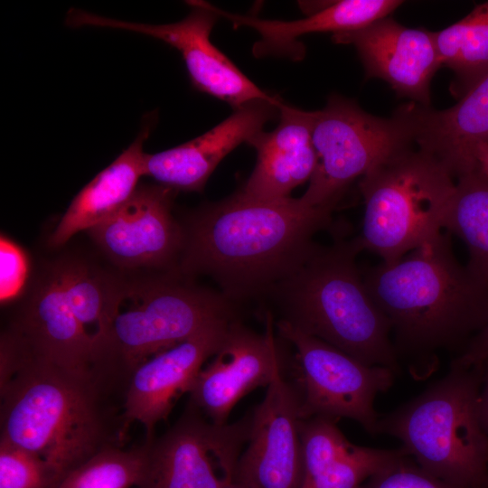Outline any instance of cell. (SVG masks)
I'll list each match as a JSON object with an SVG mask.
<instances>
[{
  "label": "cell",
  "instance_id": "cell-27",
  "mask_svg": "<svg viewBox=\"0 0 488 488\" xmlns=\"http://www.w3.org/2000/svg\"><path fill=\"white\" fill-rule=\"evenodd\" d=\"M143 472V448L111 447L70 472L56 488L137 487Z\"/></svg>",
  "mask_w": 488,
  "mask_h": 488
},
{
  "label": "cell",
  "instance_id": "cell-34",
  "mask_svg": "<svg viewBox=\"0 0 488 488\" xmlns=\"http://www.w3.org/2000/svg\"><path fill=\"white\" fill-rule=\"evenodd\" d=\"M225 488H244V487L237 483L236 482H233Z\"/></svg>",
  "mask_w": 488,
  "mask_h": 488
},
{
  "label": "cell",
  "instance_id": "cell-17",
  "mask_svg": "<svg viewBox=\"0 0 488 488\" xmlns=\"http://www.w3.org/2000/svg\"><path fill=\"white\" fill-rule=\"evenodd\" d=\"M332 39L356 48L368 78L383 80L399 96L430 106V83L442 67L433 32L406 27L389 15Z\"/></svg>",
  "mask_w": 488,
  "mask_h": 488
},
{
  "label": "cell",
  "instance_id": "cell-10",
  "mask_svg": "<svg viewBox=\"0 0 488 488\" xmlns=\"http://www.w3.org/2000/svg\"><path fill=\"white\" fill-rule=\"evenodd\" d=\"M251 411L218 425L189 401L159 436L142 444L143 472L136 488H225L234 481L246 446Z\"/></svg>",
  "mask_w": 488,
  "mask_h": 488
},
{
  "label": "cell",
  "instance_id": "cell-11",
  "mask_svg": "<svg viewBox=\"0 0 488 488\" xmlns=\"http://www.w3.org/2000/svg\"><path fill=\"white\" fill-rule=\"evenodd\" d=\"M191 7L183 20L150 24L100 16L70 9L66 23L70 27L93 26L134 32L163 41L182 55L192 84L196 89L221 99L235 109L254 100L279 102L251 81L216 46L210 34L219 19L214 5L204 1H187Z\"/></svg>",
  "mask_w": 488,
  "mask_h": 488
},
{
  "label": "cell",
  "instance_id": "cell-2",
  "mask_svg": "<svg viewBox=\"0 0 488 488\" xmlns=\"http://www.w3.org/2000/svg\"><path fill=\"white\" fill-rule=\"evenodd\" d=\"M362 277L389 324L399 359H413L410 371L418 377L434 370L437 351L461 352L488 324V282L457 261L443 233Z\"/></svg>",
  "mask_w": 488,
  "mask_h": 488
},
{
  "label": "cell",
  "instance_id": "cell-30",
  "mask_svg": "<svg viewBox=\"0 0 488 488\" xmlns=\"http://www.w3.org/2000/svg\"><path fill=\"white\" fill-rule=\"evenodd\" d=\"M29 263L25 252L5 236L0 240V300L6 305L16 300L28 278Z\"/></svg>",
  "mask_w": 488,
  "mask_h": 488
},
{
  "label": "cell",
  "instance_id": "cell-15",
  "mask_svg": "<svg viewBox=\"0 0 488 488\" xmlns=\"http://www.w3.org/2000/svg\"><path fill=\"white\" fill-rule=\"evenodd\" d=\"M176 192L160 183L138 186L126 205L88 232L119 267L170 268L183 244V230L172 214Z\"/></svg>",
  "mask_w": 488,
  "mask_h": 488
},
{
  "label": "cell",
  "instance_id": "cell-31",
  "mask_svg": "<svg viewBox=\"0 0 488 488\" xmlns=\"http://www.w3.org/2000/svg\"><path fill=\"white\" fill-rule=\"evenodd\" d=\"M452 361L463 366L483 365L488 362V324Z\"/></svg>",
  "mask_w": 488,
  "mask_h": 488
},
{
  "label": "cell",
  "instance_id": "cell-3",
  "mask_svg": "<svg viewBox=\"0 0 488 488\" xmlns=\"http://www.w3.org/2000/svg\"><path fill=\"white\" fill-rule=\"evenodd\" d=\"M0 439L43 458L61 480L95 455L127 442L125 395L92 369L27 361L0 384Z\"/></svg>",
  "mask_w": 488,
  "mask_h": 488
},
{
  "label": "cell",
  "instance_id": "cell-28",
  "mask_svg": "<svg viewBox=\"0 0 488 488\" xmlns=\"http://www.w3.org/2000/svg\"><path fill=\"white\" fill-rule=\"evenodd\" d=\"M61 481L43 458L0 439V488H56Z\"/></svg>",
  "mask_w": 488,
  "mask_h": 488
},
{
  "label": "cell",
  "instance_id": "cell-32",
  "mask_svg": "<svg viewBox=\"0 0 488 488\" xmlns=\"http://www.w3.org/2000/svg\"><path fill=\"white\" fill-rule=\"evenodd\" d=\"M483 383L479 397V409L481 421L488 437V362L483 364Z\"/></svg>",
  "mask_w": 488,
  "mask_h": 488
},
{
  "label": "cell",
  "instance_id": "cell-4",
  "mask_svg": "<svg viewBox=\"0 0 488 488\" xmlns=\"http://www.w3.org/2000/svg\"><path fill=\"white\" fill-rule=\"evenodd\" d=\"M355 239L314 243L305 259L267 294L281 320L358 361L399 371L390 326L371 297L356 264Z\"/></svg>",
  "mask_w": 488,
  "mask_h": 488
},
{
  "label": "cell",
  "instance_id": "cell-6",
  "mask_svg": "<svg viewBox=\"0 0 488 488\" xmlns=\"http://www.w3.org/2000/svg\"><path fill=\"white\" fill-rule=\"evenodd\" d=\"M483 369L451 361L419 396L380 415L376 434L398 438L422 469L455 488H488V437L479 409Z\"/></svg>",
  "mask_w": 488,
  "mask_h": 488
},
{
  "label": "cell",
  "instance_id": "cell-24",
  "mask_svg": "<svg viewBox=\"0 0 488 488\" xmlns=\"http://www.w3.org/2000/svg\"><path fill=\"white\" fill-rule=\"evenodd\" d=\"M441 66L454 73L450 91L461 99L488 74V1L448 27L433 32Z\"/></svg>",
  "mask_w": 488,
  "mask_h": 488
},
{
  "label": "cell",
  "instance_id": "cell-18",
  "mask_svg": "<svg viewBox=\"0 0 488 488\" xmlns=\"http://www.w3.org/2000/svg\"><path fill=\"white\" fill-rule=\"evenodd\" d=\"M282 103L254 100L206 133L178 146L145 154L144 175L175 191L202 192L220 162L242 142L262 131Z\"/></svg>",
  "mask_w": 488,
  "mask_h": 488
},
{
  "label": "cell",
  "instance_id": "cell-12",
  "mask_svg": "<svg viewBox=\"0 0 488 488\" xmlns=\"http://www.w3.org/2000/svg\"><path fill=\"white\" fill-rule=\"evenodd\" d=\"M92 352L93 342L70 306L57 261L2 333L0 381L27 361L52 363L74 371H89Z\"/></svg>",
  "mask_w": 488,
  "mask_h": 488
},
{
  "label": "cell",
  "instance_id": "cell-33",
  "mask_svg": "<svg viewBox=\"0 0 488 488\" xmlns=\"http://www.w3.org/2000/svg\"><path fill=\"white\" fill-rule=\"evenodd\" d=\"M474 156L480 169L488 176V144L478 145Z\"/></svg>",
  "mask_w": 488,
  "mask_h": 488
},
{
  "label": "cell",
  "instance_id": "cell-1",
  "mask_svg": "<svg viewBox=\"0 0 488 488\" xmlns=\"http://www.w3.org/2000/svg\"><path fill=\"white\" fill-rule=\"evenodd\" d=\"M332 211L301 198L260 200L239 191L192 215L177 271L210 277L232 303L267 294L305 259Z\"/></svg>",
  "mask_w": 488,
  "mask_h": 488
},
{
  "label": "cell",
  "instance_id": "cell-14",
  "mask_svg": "<svg viewBox=\"0 0 488 488\" xmlns=\"http://www.w3.org/2000/svg\"><path fill=\"white\" fill-rule=\"evenodd\" d=\"M273 325L267 314L266 332L258 333L234 319L214 358L199 372L188 401L212 423H228L239 400L267 387L283 368Z\"/></svg>",
  "mask_w": 488,
  "mask_h": 488
},
{
  "label": "cell",
  "instance_id": "cell-19",
  "mask_svg": "<svg viewBox=\"0 0 488 488\" xmlns=\"http://www.w3.org/2000/svg\"><path fill=\"white\" fill-rule=\"evenodd\" d=\"M279 123L270 132L260 131L248 140L257 152L253 172L239 190L260 200L289 197L293 189L310 180L317 158L312 143L314 111L281 103Z\"/></svg>",
  "mask_w": 488,
  "mask_h": 488
},
{
  "label": "cell",
  "instance_id": "cell-5",
  "mask_svg": "<svg viewBox=\"0 0 488 488\" xmlns=\"http://www.w3.org/2000/svg\"><path fill=\"white\" fill-rule=\"evenodd\" d=\"M178 274L116 279L111 319L94 346L91 369L125 394L141 363L216 323L235 319L232 302Z\"/></svg>",
  "mask_w": 488,
  "mask_h": 488
},
{
  "label": "cell",
  "instance_id": "cell-21",
  "mask_svg": "<svg viewBox=\"0 0 488 488\" xmlns=\"http://www.w3.org/2000/svg\"><path fill=\"white\" fill-rule=\"evenodd\" d=\"M415 142L455 179L478 167L474 149L488 144V74L446 109L419 105Z\"/></svg>",
  "mask_w": 488,
  "mask_h": 488
},
{
  "label": "cell",
  "instance_id": "cell-16",
  "mask_svg": "<svg viewBox=\"0 0 488 488\" xmlns=\"http://www.w3.org/2000/svg\"><path fill=\"white\" fill-rule=\"evenodd\" d=\"M233 320L209 326L152 356L134 371L124 402L128 427L140 423L145 428V441L155 437L157 424L167 419L183 394L190 392L204 362L219 350Z\"/></svg>",
  "mask_w": 488,
  "mask_h": 488
},
{
  "label": "cell",
  "instance_id": "cell-13",
  "mask_svg": "<svg viewBox=\"0 0 488 488\" xmlns=\"http://www.w3.org/2000/svg\"><path fill=\"white\" fill-rule=\"evenodd\" d=\"M300 422L296 392L281 368L251 411L249 436L234 482L244 488H300Z\"/></svg>",
  "mask_w": 488,
  "mask_h": 488
},
{
  "label": "cell",
  "instance_id": "cell-20",
  "mask_svg": "<svg viewBox=\"0 0 488 488\" xmlns=\"http://www.w3.org/2000/svg\"><path fill=\"white\" fill-rule=\"evenodd\" d=\"M303 478L300 488H360L370 477L408 455L401 446L380 449L350 442L337 420L301 419Z\"/></svg>",
  "mask_w": 488,
  "mask_h": 488
},
{
  "label": "cell",
  "instance_id": "cell-29",
  "mask_svg": "<svg viewBox=\"0 0 488 488\" xmlns=\"http://www.w3.org/2000/svg\"><path fill=\"white\" fill-rule=\"evenodd\" d=\"M360 488H455L405 456L370 477Z\"/></svg>",
  "mask_w": 488,
  "mask_h": 488
},
{
  "label": "cell",
  "instance_id": "cell-26",
  "mask_svg": "<svg viewBox=\"0 0 488 488\" xmlns=\"http://www.w3.org/2000/svg\"><path fill=\"white\" fill-rule=\"evenodd\" d=\"M58 262L70 306L94 349L111 319L116 278L79 258Z\"/></svg>",
  "mask_w": 488,
  "mask_h": 488
},
{
  "label": "cell",
  "instance_id": "cell-9",
  "mask_svg": "<svg viewBox=\"0 0 488 488\" xmlns=\"http://www.w3.org/2000/svg\"><path fill=\"white\" fill-rule=\"evenodd\" d=\"M280 336L296 351L293 385L301 419L349 418L376 435L379 414L374 400L393 384L394 371L367 365L288 322L275 323Z\"/></svg>",
  "mask_w": 488,
  "mask_h": 488
},
{
  "label": "cell",
  "instance_id": "cell-25",
  "mask_svg": "<svg viewBox=\"0 0 488 488\" xmlns=\"http://www.w3.org/2000/svg\"><path fill=\"white\" fill-rule=\"evenodd\" d=\"M446 229L466 245L467 268L488 282V176L479 166L455 179Z\"/></svg>",
  "mask_w": 488,
  "mask_h": 488
},
{
  "label": "cell",
  "instance_id": "cell-22",
  "mask_svg": "<svg viewBox=\"0 0 488 488\" xmlns=\"http://www.w3.org/2000/svg\"><path fill=\"white\" fill-rule=\"evenodd\" d=\"M150 129L147 121L135 141L73 198L48 239L50 247L64 245L74 234L102 223L127 203L144 176L143 145Z\"/></svg>",
  "mask_w": 488,
  "mask_h": 488
},
{
  "label": "cell",
  "instance_id": "cell-7",
  "mask_svg": "<svg viewBox=\"0 0 488 488\" xmlns=\"http://www.w3.org/2000/svg\"><path fill=\"white\" fill-rule=\"evenodd\" d=\"M359 188L364 214L358 248L392 262L446 229L455 179L415 144L369 171Z\"/></svg>",
  "mask_w": 488,
  "mask_h": 488
},
{
  "label": "cell",
  "instance_id": "cell-8",
  "mask_svg": "<svg viewBox=\"0 0 488 488\" xmlns=\"http://www.w3.org/2000/svg\"><path fill=\"white\" fill-rule=\"evenodd\" d=\"M418 105L410 101L390 117H380L352 99L331 96L314 111L312 143L317 163L303 202L333 210L355 179L415 145Z\"/></svg>",
  "mask_w": 488,
  "mask_h": 488
},
{
  "label": "cell",
  "instance_id": "cell-23",
  "mask_svg": "<svg viewBox=\"0 0 488 488\" xmlns=\"http://www.w3.org/2000/svg\"><path fill=\"white\" fill-rule=\"evenodd\" d=\"M219 16H223L236 26L256 30L260 39L253 46V54L290 55L300 60L304 47L296 42L299 36L312 33H343L366 26L371 18V9L363 0H343L326 4L309 16L294 21L267 20L239 15L214 6Z\"/></svg>",
  "mask_w": 488,
  "mask_h": 488
}]
</instances>
